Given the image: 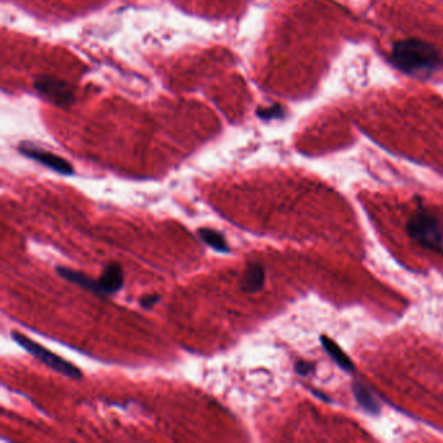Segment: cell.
Listing matches in <instances>:
<instances>
[{"label": "cell", "instance_id": "13", "mask_svg": "<svg viewBox=\"0 0 443 443\" xmlns=\"http://www.w3.org/2000/svg\"><path fill=\"white\" fill-rule=\"evenodd\" d=\"M315 371V364L308 363V362H298L296 364V372L300 376H307V374L312 373Z\"/></svg>", "mask_w": 443, "mask_h": 443}, {"label": "cell", "instance_id": "12", "mask_svg": "<svg viewBox=\"0 0 443 443\" xmlns=\"http://www.w3.org/2000/svg\"><path fill=\"white\" fill-rule=\"evenodd\" d=\"M257 115H259V118H266V120L282 118L284 116V109H282L281 106L276 104V106H272V107H268V108L259 109Z\"/></svg>", "mask_w": 443, "mask_h": 443}, {"label": "cell", "instance_id": "2", "mask_svg": "<svg viewBox=\"0 0 443 443\" xmlns=\"http://www.w3.org/2000/svg\"><path fill=\"white\" fill-rule=\"evenodd\" d=\"M408 236L420 246L443 255V223L432 212L420 208L407 221Z\"/></svg>", "mask_w": 443, "mask_h": 443}, {"label": "cell", "instance_id": "4", "mask_svg": "<svg viewBox=\"0 0 443 443\" xmlns=\"http://www.w3.org/2000/svg\"><path fill=\"white\" fill-rule=\"evenodd\" d=\"M34 88L42 97H45L51 103H54L59 107L70 106L74 100V94H73L72 86L70 83L60 81V79L42 76L40 79H35Z\"/></svg>", "mask_w": 443, "mask_h": 443}, {"label": "cell", "instance_id": "3", "mask_svg": "<svg viewBox=\"0 0 443 443\" xmlns=\"http://www.w3.org/2000/svg\"><path fill=\"white\" fill-rule=\"evenodd\" d=\"M12 339L21 346L26 353L33 355L35 359H38L40 363L47 365L52 371L63 374L65 377H70L72 380H79L82 378V372L74 364H72L70 362H67L65 359L60 357L59 355L51 353L46 347L37 344L35 341L30 339L29 337L22 335L20 332L13 330L10 333Z\"/></svg>", "mask_w": 443, "mask_h": 443}, {"label": "cell", "instance_id": "11", "mask_svg": "<svg viewBox=\"0 0 443 443\" xmlns=\"http://www.w3.org/2000/svg\"><path fill=\"white\" fill-rule=\"evenodd\" d=\"M354 394L357 403L360 404L365 411L371 414H377L380 411V405L374 399L373 395L369 392V389L360 382L354 385Z\"/></svg>", "mask_w": 443, "mask_h": 443}, {"label": "cell", "instance_id": "1", "mask_svg": "<svg viewBox=\"0 0 443 443\" xmlns=\"http://www.w3.org/2000/svg\"><path fill=\"white\" fill-rule=\"evenodd\" d=\"M392 63L408 74H430L442 65V58L434 46L424 40L396 42L392 51Z\"/></svg>", "mask_w": 443, "mask_h": 443}, {"label": "cell", "instance_id": "9", "mask_svg": "<svg viewBox=\"0 0 443 443\" xmlns=\"http://www.w3.org/2000/svg\"><path fill=\"white\" fill-rule=\"evenodd\" d=\"M198 236H200V239L207 246L214 248L217 252H221V254H229L230 252V248H229L225 236H223V233L217 232L215 229L200 227V229H198Z\"/></svg>", "mask_w": 443, "mask_h": 443}, {"label": "cell", "instance_id": "8", "mask_svg": "<svg viewBox=\"0 0 443 443\" xmlns=\"http://www.w3.org/2000/svg\"><path fill=\"white\" fill-rule=\"evenodd\" d=\"M56 272H58V275L61 278L70 281L72 284L81 286L85 290H89L91 293H95V294L100 296L98 280H92L88 275L79 272V271H73V269L67 268V266H58Z\"/></svg>", "mask_w": 443, "mask_h": 443}, {"label": "cell", "instance_id": "5", "mask_svg": "<svg viewBox=\"0 0 443 443\" xmlns=\"http://www.w3.org/2000/svg\"><path fill=\"white\" fill-rule=\"evenodd\" d=\"M20 152L24 154L25 156L33 159L35 161H38L40 164H43L45 167L49 168L55 172H58L60 175L64 176H70L74 173V169L70 166V161L65 159L60 158L58 155L49 152L46 150L31 146V145H22L20 146Z\"/></svg>", "mask_w": 443, "mask_h": 443}, {"label": "cell", "instance_id": "6", "mask_svg": "<svg viewBox=\"0 0 443 443\" xmlns=\"http://www.w3.org/2000/svg\"><path fill=\"white\" fill-rule=\"evenodd\" d=\"M100 296H113L124 286V271L118 263H109L104 266L99 277Z\"/></svg>", "mask_w": 443, "mask_h": 443}, {"label": "cell", "instance_id": "10", "mask_svg": "<svg viewBox=\"0 0 443 443\" xmlns=\"http://www.w3.org/2000/svg\"><path fill=\"white\" fill-rule=\"evenodd\" d=\"M321 342L325 347L326 353L333 357L335 363L339 365L344 371H346V372H353L354 371L355 367L353 364V362L350 360V357L330 338L323 337Z\"/></svg>", "mask_w": 443, "mask_h": 443}, {"label": "cell", "instance_id": "14", "mask_svg": "<svg viewBox=\"0 0 443 443\" xmlns=\"http://www.w3.org/2000/svg\"><path fill=\"white\" fill-rule=\"evenodd\" d=\"M159 300H160V296L158 294H152V296H143L140 300H139V305L142 308H151L152 305H156Z\"/></svg>", "mask_w": 443, "mask_h": 443}, {"label": "cell", "instance_id": "7", "mask_svg": "<svg viewBox=\"0 0 443 443\" xmlns=\"http://www.w3.org/2000/svg\"><path fill=\"white\" fill-rule=\"evenodd\" d=\"M266 284L264 268L259 263H250L239 280V287L245 293H257Z\"/></svg>", "mask_w": 443, "mask_h": 443}]
</instances>
